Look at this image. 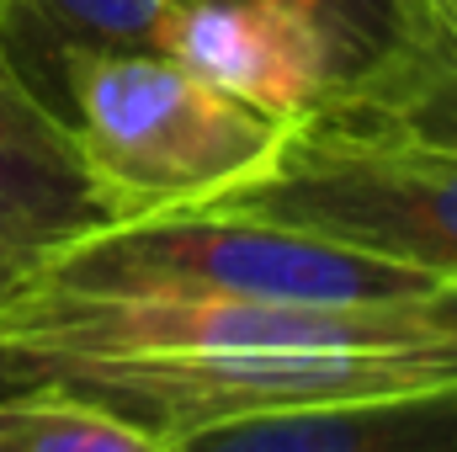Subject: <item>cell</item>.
Listing matches in <instances>:
<instances>
[{"instance_id":"6da1fadb","label":"cell","mask_w":457,"mask_h":452,"mask_svg":"<svg viewBox=\"0 0 457 452\" xmlns=\"http://www.w3.org/2000/svg\"><path fill=\"white\" fill-rule=\"evenodd\" d=\"M43 80L112 219L213 203L255 176L293 128L154 48H54Z\"/></svg>"},{"instance_id":"7a4b0ae2","label":"cell","mask_w":457,"mask_h":452,"mask_svg":"<svg viewBox=\"0 0 457 452\" xmlns=\"http://www.w3.org/2000/svg\"><path fill=\"white\" fill-rule=\"evenodd\" d=\"M21 282L122 298H234V304H410L447 282L287 224L170 208L91 229L48 250Z\"/></svg>"},{"instance_id":"3957f363","label":"cell","mask_w":457,"mask_h":452,"mask_svg":"<svg viewBox=\"0 0 457 452\" xmlns=\"http://www.w3.org/2000/svg\"><path fill=\"white\" fill-rule=\"evenodd\" d=\"M203 208L303 229L457 288V149L442 144L298 117L255 176Z\"/></svg>"},{"instance_id":"277c9868","label":"cell","mask_w":457,"mask_h":452,"mask_svg":"<svg viewBox=\"0 0 457 452\" xmlns=\"http://www.w3.org/2000/svg\"><path fill=\"white\" fill-rule=\"evenodd\" d=\"M160 54L282 122L314 117L336 96V48L293 0H187Z\"/></svg>"},{"instance_id":"5b68a950","label":"cell","mask_w":457,"mask_h":452,"mask_svg":"<svg viewBox=\"0 0 457 452\" xmlns=\"http://www.w3.org/2000/svg\"><path fill=\"white\" fill-rule=\"evenodd\" d=\"M112 224L64 113L21 70L0 21V245L32 272L48 250Z\"/></svg>"},{"instance_id":"8992f818","label":"cell","mask_w":457,"mask_h":452,"mask_svg":"<svg viewBox=\"0 0 457 452\" xmlns=\"http://www.w3.org/2000/svg\"><path fill=\"white\" fill-rule=\"evenodd\" d=\"M187 452H457V378L213 426Z\"/></svg>"},{"instance_id":"52a82bcc","label":"cell","mask_w":457,"mask_h":452,"mask_svg":"<svg viewBox=\"0 0 457 452\" xmlns=\"http://www.w3.org/2000/svg\"><path fill=\"white\" fill-rule=\"evenodd\" d=\"M404 48L341 107L314 117L457 149V0H404Z\"/></svg>"},{"instance_id":"ba28073f","label":"cell","mask_w":457,"mask_h":452,"mask_svg":"<svg viewBox=\"0 0 457 452\" xmlns=\"http://www.w3.org/2000/svg\"><path fill=\"white\" fill-rule=\"evenodd\" d=\"M187 0H0L5 38L48 96V54L54 48H165V32Z\"/></svg>"},{"instance_id":"9c48e42d","label":"cell","mask_w":457,"mask_h":452,"mask_svg":"<svg viewBox=\"0 0 457 452\" xmlns=\"http://www.w3.org/2000/svg\"><path fill=\"white\" fill-rule=\"evenodd\" d=\"M0 452H187L107 405L48 383H0Z\"/></svg>"},{"instance_id":"30bf717a","label":"cell","mask_w":457,"mask_h":452,"mask_svg":"<svg viewBox=\"0 0 457 452\" xmlns=\"http://www.w3.org/2000/svg\"><path fill=\"white\" fill-rule=\"evenodd\" d=\"M293 5H303L336 48V96L320 113L341 107L351 91H361L404 48V32H410L404 0H293Z\"/></svg>"},{"instance_id":"8fae6325","label":"cell","mask_w":457,"mask_h":452,"mask_svg":"<svg viewBox=\"0 0 457 452\" xmlns=\"http://www.w3.org/2000/svg\"><path fill=\"white\" fill-rule=\"evenodd\" d=\"M21 277H27V272H21V261H16V255H11V250L0 245V304H5L11 293H16V282H21Z\"/></svg>"}]
</instances>
